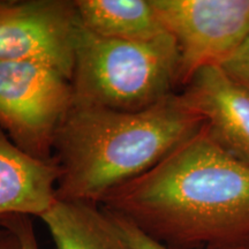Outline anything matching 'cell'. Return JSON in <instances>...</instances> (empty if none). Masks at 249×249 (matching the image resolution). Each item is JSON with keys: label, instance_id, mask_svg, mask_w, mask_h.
<instances>
[{"label": "cell", "instance_id": "obj_3", "mask_svg": "<svg viewBox=\"0 0 249 249\" xmlns=\"http://www.w3.org/2000/svg\"><path fill=\"white\" fill-rule=\"evenodd\" d=\"M179 52L170 34L130 42L105 38L79 24L71 76L73 105L138 112L173 93Z\"/></svg>", "mask_w": 249, "mask_h": 249}, {"label": "cell", "instance_id": "obj_1", "mask_svg": "<svg viewBox=\"0 0 249 249\" xmlns=\"http://www.w3.org/2000/svg\"><path fill=\"white\" fill-rule=\"evenodd\" d=\"M102 208L169 249H227L249 240V165L205 124Z\"/></svg>", "mask_w": 249, "mask_h": 249}, {"label": "cell", "instance_id": "obj_6", "mask_svg": "<svg viewBox=\"0 0 249 249\" xmlns=\"http://www.w3.org/2000/svg\"><path fill=\"white\" fill-rule=\"evenodd\" d=\"M80 20L74 1H0V61H34L71 80Z\"/></svg>", "mask_w": 249, "mask_h": 249}, {"label": "cell", "instance_id": "obj_10", "mask_svg": "<svg viewBox=\"0 0 249 249\" xmlns=\"http://www.w3.org/2000/svg\"><path fill=\"white\" fill-rule=\"evenodd\" d=\"M80 23L96 35L147 42L169 34L151 0H77Z\"/></svg>", "mask_w": 249, "mask_h": 249}, {"label": "cell", "instance_id": "obj_11", "mask_svg": "<svg viewBox=\"0 0 249 249\" xmlns=\"http://www.w3.org/2000/svg\"><path fill=\"white\" fill-rule=\"evenodd\" d=\"M218 66L239 85L249 90V35Z\"/></svg>", "mask_w": 249, "mask_h": 249}, {"label": "cell", "instance_id": "obj_12", "mask_svg": "<svg viewBox=\"0 0 249 249\" xmlns=\"http://www.w3.org/2000/svg\"><path fill=\"white\" fill-rule=\"evenodd\" d=\"M0 226L8 229L20 241L21 249H40L30 217L12 214L0 219Z\"/></svg>", "mask_w": 249, "mask_h": 249}, {"label": "cell", "instance_id": "obj_15", "mask_svg": "<svg viewBox=\"0 0 249 249\" xmlns=\"http://www.w3.org/2000/svg\"><path fill=\"white\" fill-rule=\"evenodd\" d=\"M227 249H249V240L244 242V244H240L238 246H234V247L227 248Z\"/></svg>", "mask_w": 249, "mask_h": 249}, {"label": "cell", "instance_id": "obj_8", "mask_svg": "<svg viewBox=\"0 0 249 249\" xmlns=\"http://www.w3.org/2000/svg\"><path fill=\"white\" fill-rule=\"evenodd\" d=\"M59 178L57 161L26 154L0 128V219L42 217L57 200Z\"/></svg>", "mask_w": 249, "mask_h": 249}, {"label": "cell", "instance_id": "obj_13", "mask_svg": "<svg viewBox=\"0 0 249 249\" xmlns=\"http://www.w3.org/2000/svg\"><path fill=\"white\" fill-rule=\"evenodd\" d=\"M108 213L113 218L117 225L119 226L121 233L127 239V241L129 242V245L132 246L133 249H169L167 247H165L164 245H161L160 242L152 239L151 236L145 234L138 226L134 225L132 222L127 220L126 218L117 216V214H113L111 213Z\"/></svg>", "mask_w": 249, "mask_h": 249}, {"label": "cell", "instance_id": "obj_14", "mask_svg": "<svg viewBox=\"0 0 249 249\" xmlns=\"http://www.w3.org/2000/svg\"><path fill=\"white\" fill-rule=\"evenodd\" d=\"M0 249H21L18 236L5 227L0 230Z\"/></svg>", "mask_w": 249, "mask_h": 249}, {"label": "cell", "instance_id": "obj_4", "mask_svg": "<svg viewBox=\"0 0 249 249\" xmlns=\"http://www.w3.org/2000/svg\"><path fill=\"white\" fill-rule=\"evenodd\" d=\"M73 107L70 79L48 65L0 61V128L17 147L53 160L55 136Z\"/></svg>", "mask_w": 249, "mask_h": 249}, {"label": "cell", "instance_id": "obj_9", "mask_svg": "<svg viewBox=\"0 0 249 249\" xmlns=\"http://www.w3.org/2000/svg\"><path fill=\"white\" fill-rule=\"evenodd\" d=\"M57 249H133L98 204L57 198L40 217Z\"/></svg>", "mask_w": 249, "mask_h": 249}, {"label": "cell", "instance_id": "obj_2", "mask_svg": "<svg viewBox=\"0 0 249 249\" xmlns=\"http://www.w3.org/2000/svg\"><path fill=\"white\" fill-rule=\"evenodd\" d=\"M182 93L138 112L73 105L55 136L57 198L98 204L142 176L202 128Z\"/></svg>", "mask_w": 249, "mask_h": 249}, {"label": "cell", "instance_id": "obj_5", "mask_svg": "<svg viewBox=\"0 0 249 249\" xmlns=\"http://www.w3.org/2000/svg\"><path fill=\"white\" fill-rule=\"evenodd\" d=\"M178 46V85L218 66L249 35V0H151Z\"/></svg>", "mask_w": 249, "mask_h": 249}, {"label": "cell", "instance_id": "obj_7", "mask_svg": "<svg viewBox=\"0 0 249 249\" xmlns=\"http://www.w3.org/2000/svg\"><path fill=\"white\" fill-rule=\"evenodd\" d=\"M182 95L204 118L210 135L249 165V90L219 66H208L192 77Z\"/></svg>", "mask_w": 249, "mask_h": 249}]
</instances>
